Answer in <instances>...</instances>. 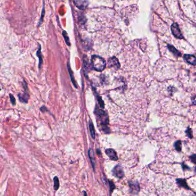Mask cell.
<instances>
[{"instance_id":"cell-1","label":"cell","mask_w":196,"mask_h":196,"mask_svg":"<svg viewBox=\"0 0 196 196\" xmlns=\"http://www.w3.org/2000/svg\"><path fill=\"white\" fill-rule=\"evenodd\" d=\"M92 64L94 69L97 71H102L106 67V63L105 60L98 56L94 55L92 57Z\"/></svg>"},{"instance_id":"cell-2","label":"cell","mask_w":196,"mask_h":196,"mask_svg":"<svg viewBox=\"0 0 196 196\" xmlns=\"http://www.w3.org/2000/svg\"><path fill=\"white\" fill-rule=\"evenodd\" d=\"M24 88V93L23 94H18V97H19V100L22 102V103H27L29 100V95L28 94V85L27 83H26V82L24 80H23V84Z\"/></svg>"},{"instance_id":"cell-3","label":"cell","mask_w":196,"mask_h":196,"mask_svg":"<svg viewBox=\"0 0 196 196\" xmlns=\"http://www.w3.org/2000/svg\"><path fill=\"white\" fill-rule=\"evenodd\" d=\"M112 173L116 177L120 178V179L123 178L124 176V173L123 169L122 167L119 165H116L113 168V169L112 170Z\"/></svg>"},{"instance_id":"cell-4","label":"cell","mask_w":196,"mask_h":196,"mask_svg":"<svg viewBox=\"0 0 196 196\" xmlns=\"http://www.w3.org/2000/svg\"><path fill=\"white\" fill-rule=\"evenodd\" d=\"M171 31H172V33L173 34V35L177 39H182V34L179 28V27H178V25L176 23L175 24H173L172 25H171Z\"/></svg>"},{"instance_id":"cell-5","label":"cell","mask_w":196,"mask_h":196,"mask_svg":"<svg viewBox=\"0 0 196 196\" xmlns=\"http://www.w3.org/2000/svg\"><path fill=\"white\" fill-rule=\"evenodd\" d=\"M108 67L113 68L115 69H117L120 67V64L118 60L115 57H113L108 60Z\"/></svg>"},{"instance_id":"cell-6","label":"cell","mask_w":196,"mask_h":196,"mask_svg":"<svg viewBox=\"0 0 196 196\" xmlns=\"http://www.w3.org/2000/svg\"><path fill=\"white\" fill-rule=\"evenodd\" d=\"M75 5L80 9H85L88 5L87 0H74Z\"/></svg>"},{"instance_id":"cell-7","label":"cell","mask_w":196,"mask_h":196,"mask_svg":"<svg viewBox=\"0 0 196 196\" xmlns=\"http://www.w3.org/2000/svg\"><path fill=\"white\" fill-rule=\"evenodd\" d=\"M130 192L132 194H136L140 191V187L138 182H129Z\"/></svg>"},{"instance_id":"cell-8","label":"cell","mask_w":196,"mask_h":196,"mask_svg":"<svg viewBox=\"0 0 196 196\" xmlns=\"http://www.w3.org/2000/svg\"><path fill=\"white\" fill-rule=\"evenodd\" d=\"M106 155L109 157V158L112 161H117L118 159V157L115 150L112 148L106 149L105 151Z\"/></svg>"},{"instance_id":"cell-9","label":"cell","mask_w":196,"mask_h":196,"mask_svg":"<svg viewBox=\"0 0 196 196\" xmlns=\"http://www.w3.org/2000/svg\"><path fill=\"white\" fill-rule=\"evenodd\" d=\"M98 115L99 117L100 118V120L101 122V123L103 125H106L108 123V116L106 115V114H105V112L103 111H101L99 110V112H98Z\"/></svg>"},{"instance_id":"cell-10","label":"cell","mask_w":196,"mask_h":196,"mask_svg":"<svg viewBox=\"0 0 196 196\" xmlns=\"http://www.w3.org/2000/svg\"><path fill=\"white\" fill-rule=\"evenodd\" d=\"M184 59L188 63L195 65L196 64V57L194 55L192 54H185Z\"/></svg>"},{"instance_id":"cell-11","label":"cell","mask_w":196,"mask_h":196,"mask_svg":"<svg viewBox=\"0 0 196 196\" xmlns=\"http://www.w3.org/2000/svg\"><path fill=\"white\" fill-rule=\"evenodd\" d=\"M41 46L39 44V49L37 50V52H36V55L39 58V68L40 69L42 65H43V55H42V52H41Z\"/></svg>"},{"instance_id":"cell-12","label":"cell","mask_w":196,"mask_h":196,"mask_svg":"<svg viewBox=\"0 0 196 196\" xmlns=\"http://www.w3.org/2000/svg\"><path fill=\"white\" fill-rule=\"evenodd\" d=\"M177 184L179 186L182 187L186 189H190L189 187L188 186L186 180L182 179V178H178L176 180Z\"/></svg>"},{"instance_id":"cell-13","label":"cell","mask_w":196,"mask_h":196,"mask_svg":"<svg viewBox=\"0 0 196 196\" xmlns=\"http://www.w3.org/2000/svg\"><path fill=\"white\" fill-rule=\"evenodd\" d=\"M89 158L90 159V161L92 162V166L93 169H95V153L94 151L93 150V149L90 148L89 150Z\"/></svg>"},{"instance_id":"cell-14","label":"cell","mask_w":196,"mask_h":196,"mask_svg":"<svg viewBox=\"0 0 196 196\" xmlns=\"http://www.w3.org/2000/svg\"><path fill=\"white\" fill-rule=\"evenodd\" d=\"M67 67H68V70H69V74H70V78H71V81H72V82H73L74 86L75 87H77V86H76V83H75V82L74 76H73V72H72V71H71V68H70V67L69 63H68V66H67Z\"/></svg>"},{"instance_id":"cell-15","label":"cell","mask_w":196,"mask_h":196,"mask_svg":"<svg viewBox=\"0 0 196 196\" xmlns=\"http://www.w3.org/2000/svg\"><path fill=\"white\" fill-rule=\"evenodd\" d=\"M53 183H54L53 187H54L55 191L58 190L59 186H60V184H59V178H58V177L55 176L53 178Z\"/></svg>"},{"instance_id":"cell-16","label":"cell","mask_w":196,"mask_h":196,"mask_svg":"<svg viewBox=\"0 0 196 196\" xmlns=\"http://www.w3.org/2000/svg\"><path fill=\"white\" fill-rule=\"evenodd\" d=\"M89 127H90V134L93 139L95 138V130L94 128V126L93 123L90 121L89 122Z\"/></svg>"},{"instance_id":"cell-17","label":"cell","mask_w":196,"mask_h":196,"mask_svg":"<svg viewBox=\"0 0 196 196\" xmlns=\"http://www.w3.org/2000/svg\"><path fill=\"white\" fill-rule=\"evenodd\" d=\"M45 15V1H43V10H42V15H41L40 19V21H39V25H38L39 27L42 24V22L43 21V18H44Z\"/></svg>"},{"instance_id":"cell-18","label":"cell","mask_w":196,"mask_h":196,"mask_svg":"<svg viewBox=\"0 0 196 196\" xmlns=\"http://www.w3.org/2000/svg\"><path fill=\"white\" fill-rule=\"evenodd\" d=\"M62 35H63V36L64 37V40H65L67 45L69 46H70L71 44H70V39H69V37L68 36V35H67V32L64 31L63 32V33H62Z\"/></svg>"},{"instance_id":"cell-19","label":"cell","mask_w":196,"mask_h":196,"mask_svg":"<svg viewBox=\"0 0 196 196\" xmlns=\"http://www.w3.org/2000/svg\"><path fill=\"white\" fill-rule=\"evenodd\" d=\"M168 48H169V49H170V50L171 51V52H172L173 53H174L176 56H181V53H180V52H179L178 51V50H177V49H175L174 47H173V46H170V45H169L168 46Z\"/></svg>"},{"instance_id":"cell-20","label":"cell","mask_w":196,"mask_h":196,"mask_svg":"<svg viewBox=\"0 0 196 196\" xmlns=\"http://www.w3.org/2000/svg\"><path fill=\"white\" fill-rule=\"evenodd\" d=\"M175 149L178 151H181V148H182V145H181V141H177L175 144Z\"/></svg>"},{"instance_id":"cell-21","label":"cell","mask_w":196,"mask_h":196,"mask_svg":"<svg viewBox=\"0 0 196 196\" xmlns=\"http://www.w3.org/2000/svg\"><path fill=\"white\" fill-rule=\"evenodd\" d=\"M109 187H110V193L111 194L113 191L115 189V185L114 183L110 181H109Z\"/></svg>"},{"instance_id":"cell-22","label":"cell","mask_w":196,"mask_h":196,"mask_svg":"<svg viewBox=\"0 0 196 196\" xmlns=\"http://www.w3.org/2000/svg\"><path fill=\"white\" fill-rule=\"evenodd\" d=\"M9 97H10V102L12 103V104L13 105H16V99H15V98L14 97V96H13L12 94H9Z\"/></svg>"},{"instance_id":"cell-23","label":"cell","mask_w":196,"mask_h":196,"mask_svg":"<svg viewBox=\"0 0 196 196\" xmlns=\"http://www.w3.org/2000/svg\"><path fill=\"white\" fill-rule=\"evenodd\" d=\"M186 133H187V134L189 135V137L191 138H192V137H193V136H192V130L189 128L188 129V130L186 131Z\"/></svg>"},{"instance_id":"cell-24","label":"cell","mask_w":196,"mask_h":196,"mask_svg":"<svg viewBox=\"0 0 196 196\" xmlns=\"http://www.w3.org/2000/svg\"><path fill=\"white\" fill-rule=\"evenodd\" d=\"M190 158L191 159V161L193 162V163H196V155L193 154L191 157H190Z\"/></svg>"},{"instance_id":"cell-25","label":"cell","mask_w":196,"mask_h":196,"mask_svg":"<svg viewBox=\"0 0 196 196\" xmlns=\"http://www.w3.org/2000/svg\"><path fill=\"white\" fill-rule=\"evenodd\" d=\"M40 111H41L42 112H45V111H47V108L45 105H43V106L41 107V108H40Z\"/></svg>"},{"instance_id":"cell-26","label":"cell","mask_w":196,"mask_h":196,"mask_svg":"<svg viewBox=\"0 0 196 196\" xmlns=\"http://www.w3.org/2000/svg\"><path fill=\"white\" fill-rule=\"evenodd\" d=\"M183 169L184 170H185V169H189L187 166H185L184 165H183Z\"/></svg>"},{"instance_id":"cell-27","label":"cell","mask_w":196,"mask_h":196,"mask_svg":"<svg viewBox=\"0 0 196 196\" xmlns=\"http://www.w3.org/2000/svg\"><path fill=\"white\" fill-rule=\"evenodd\" d=\"M84 196H87V193H86V192H84Z\"/></svg>"},{"instance_id":"cell-28","label":"cell","mask_w":196,"mask_h":196,"mask_svg":"<svg viewBox=\"0 0 196 196\" xmlns=\"http://www.w3.org/2000/svg\"><path fill=\"white\" fill-rule=\"evenodd\" d=\"M0 91H1V88H0Z\"/></svg>"}]
</instances>
